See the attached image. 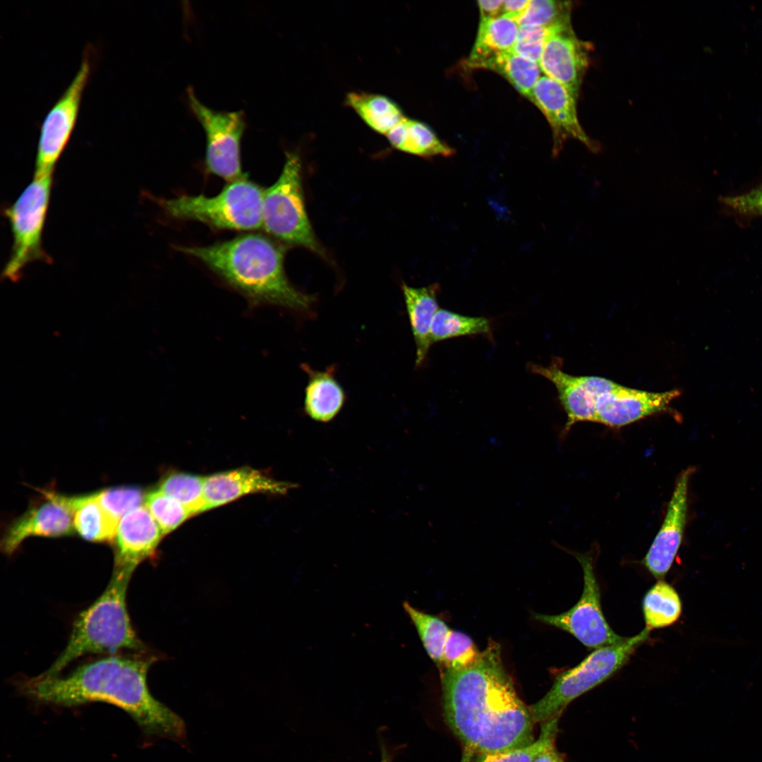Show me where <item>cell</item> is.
Instances as JSON below:
<instances>
[{
    "mask_svg": "<svg viewBox=\"0 0 762 762\" xmlns=\"http://www.w3.org/2000/svg\"><path fill=\"white\" fill-rule=\"evenodd\" d=\"M390 145L403 152L423 157L451 156L454 151L425 123L405 117L386 135Z\"/></svg>",
    "mask_w": 762,
    "mask_h": 762,
    "instance_id": "25",
    "label": "cell"
},
{
    "mask_svg": "<svg viewBox=\"0 0 762 762\" xmlns=\"http://www.w3.org/2000/svg\"><path fill=\"white\" fill-rule=\"evenodd\" d=\"M475 753L471 749L464 747L462 756L460 762H471Z\"/></svg>",
    "mask_w": 762,
    "mask_h": 762,
    "instance_id": "41",
    "label": "cell"
},
{
    "mask_svg": "<svg viewBox=\"0 0 762 762\" xmlns=\"http://www.w3.org/2000/svg\"><path fill=\"white\" fill-rule=\"evenodd\" d=\"M131 577L113 571L103 593L75 620L66 646L44 675L61 674L72 662L90 653L146 651L127 610L126 591Z\"/></svg>",
    "mask_w": 762,
    "mask_h": 762,
    "instance_id": "4",
    "label": "cell"
},
{
    "mask_svg": "<svg viewBox=\"0 0 762 762\" xmlns=\"http://www.w3.org/2000/svg\"><path fill=\"white\" fill-rule=\"evenodd\" d=\"M45 500L30 507L6 528L1 548L6 555L13 554L31 536L62 537L73 534V516L57 499L56 492L42 490Z\"/></svg>",
    "mask_w": 762,
    "mask_h": 762,
    "instance_id": "18",
    "label": "cell"
},
{
    "mask_svg": "<svg viewBox=\"0 0 762 762\" xmlns=\"http://www.w3.org/2000/svg\"><path fill=\"white\" fill-rule=\"evenodd\" d=\"M480 18H493L502 15V0H481L477 2Z\"/></svg>",
    "mask_w": 762,
    "mask_h": 762,
    "instance_id": "38",
    "label": "cell"
},
{
    "mask_svg": "<svg viewBox=\"0 0 762 762\" xmlns=\"http://www.w3.org/2000/svg\"><path fill=\"white\" fill-rule=\"evenodd\" d=\"M583 570V587L578 602L559 615L535 614L534 617L546 624L564 630L589 649L615 645L627 637L616 634L603 615L600 591L591 553L572 552Z\"/></svg>",
    "mask_w": 762,
    "mask_h": 762,
    "instance_id": "9",
    "label": "cell"
},
{
    "mask_svg": "<svg viewBox=\"0 0 762 762\" xmlns=\"http://www.w3.org/2000/svg\"><path fill=\"white\" fill-rule=\"evenodd\" d=\"M439 285L413 287L403 283L401 289L406 312L416 345L415 365L421 367L425 361L430 346V328L438 310Z\"/></svg>",
    "mask_w": 762,
    "mask_h": 762,
    "instance_id": "20",
    "label": "cell"
},
{
    "mask_svg": "<svg viewBox=\"0 0 762 762\" xmlns=\"http://www.w3.org/2000/svg\"><path fill=\"white\" fill-rule=\"evenodd\" d=\"M471 638L459 631L450 629L443 652L442 670H459L476 664L481 656Z\"/></svg>",
    "mask_w": 762,
    "mask_h": 762,
    "instance_id": "34",
    "label": "cell"
},
{
    "mask_svg": "<svg viewBox=\"0 0 762 762\" xmlns=\"http://www.w3.org/2000/svg\"><path fill=\"white\" fill-rule=\"evenodd\" d=\"M61 502L72 513L75 531L87 541L113 542L119 522L102 507L95 493L80 496L59 494Z\"/></svg>",
    "mask_w": 762,
    "mask_h": 762,
    "instance_id": "22",
    "label": "cell"
},
{
    "mask_svg": "<svg viewBox=\"0 0 762 762\" xmlns=\"http://www.w3.org/2000/svg\"><path fill=\"white\" fill-rule=\"evenodd\" d=\"M679 394L677 389L655 392L618 385L598 397L593 422L620 428L667 411L670 403Z\"/></svg>",
    "mask_w": 762,
    "mask_h": 762,
    "instance_id": "16",
    "label": "cell"
},
{
    "mask_svg": "<svg viewBox=\"0 0 762 762\" xmlns=\"http://www.w3.org/2000/svg\"><path fill=\"white\" fill-rule=\"evenodd\" d=\"M308 375L305 388L304 411L313 420L322 423L332 421L341 411L346 400L343 387L334 376V367L315 370L304 365Z\"/></svg>",
    "mask_w": 762,
    "mask_h": 762,
    "instance_id": "21",
    "label": "cell"
},
{
    "mask_svg": "<svg viewBox=\"0 0 762 762\" xmlns=\"http://www.w3.org/2000/svg\"><path fill=\"white\" fill-rule=\"evenodd\" d=\"M441 674L444 715L464 747L497 754L534 741L529 708L516 691L497 643L490 639L473 665Z\"/></svg>",
    "mask_w": 762,
    "mask_h": 762,
    "instance_id": "1",
    "label": "cell"
},
{
    "mask_svg": "<svg viewBox=\"0 0 762 762\" xmlns=\"http://www.w3.org/2000/svg\"><path fill=\"white\" fill-rule=\"evenodd\" d=\"M296 485L276 480L260 470L243 467L205 477V511L253 493L286 495Z\"/></svg>",
    "mask_w": 762,
    "mask_h": 762,
    "instance_id": "19",
    "label": "cell"
},
{
    "mask_svg": "<svg viewBox=\"0 0 762 762\" xmlns=\"http://www.w3.org/2000/svg\"><path fill=\"white\" fill-rule=\"evenodd\" d=\"M204 481L203 476L174 473L162 480L159 489L178 500L193 516L205 512Z\"/></svg>",
    "mask_w": 762,
    "mask_h": 762,
    "instance_id": "30",
    "label": "cell"
},
{
    "mask_svg": "<svg viewBox=\"0 0 762 762\" xmlns=\"http://www.w3.org/2000/svg\"><path fill=\"white\" fill-rule=\"evenodd\" d=\"M163 536L145 505L129 511L121 519L112 542L113 571L131 576L141 562L155 553Z\"/></svg>",
    "mask_w": 762,
    "mask_h": 762,
    "instance_id": "17",
    "label": "cell"
},
{
    "mask_svg": "<svg viewBox=\"0 0 762 762\" xmlns=\"http://www.w3.org/2000/svg\"><path fill=\"white\" fill-rule=\"evenodd\" d=\"M92 71L90 55L84 53L74 78L44 117L35 157V175L53 174L75 127L83 94Z\"/></svg>",
    "mask_w": 762,
    "mask_h": 762,
    "instance_id": "11",
    "label": "cell"
},
{
    "mask_svg": "<svg viewBox=\"0 0 762 762\" xmlns=\"http://www.w3.org/2000/svg\"><path fill=\"white\" fill-rule=\"evenodd\" d=\"M532 762H564V760L554 743L540 752Z\"/></svg>",
    "mask_w": 762,
    "mask_h": 762,
    "instance_id": "40",
    "label": "cell"
},
{
    "mask_svg": "<svg viewBox=\"0 0 762 762\" xmlns=\"http://www.w3.org/2000/svg\"><path fill=\"white\" fill-rule=\"evenodd\" d=\"M381 762H391L387 756L384 755Z\"/></svg>",
    "mask_w": 762,
    "mask_h": 762,
    "instance_id": "42",
    "label": "cell"
},
{
    "mask_svg": "<svg viewBox=\"0 0 762 762\" xmlns=\"http://www.w3.org/2000/svg\"><path fill=\"white\" fill-rule=\"evenodd\" d=\"M476 68L489 69L501 75L531 102L533 88L542 73L538 64L512 51L497 54L480 63Z\"/></svg>",
    "mask_w": 762,
    "mask_h": 762,
    "instance_id": "26",
    "label": "cell"
},
{
    "mask_svg": "<svg viewBox=\"0 0 762 762\" xmlns=\"http://www.w3.org/2000/svg\"><path fill=\"white\" fill-rule=\"evenodd\" d=\"M52 185V174H34L30 184L6 210L13 236L11 253L2 272L6 279L17 282L28 264L49 260L42 239Z\"/></svg>",
    "mask_w": 762,
    "mask_h": 762,
    "instance_id": "8",
    "label": "cell"
},
{
    "mask_svg": "<svg viewBox=\"0 0 762 762\" xmlns=\"http://www.w3.org/2000/svg\"><path fill=\"white\" fill-rule=\"evenodd\" d=\"M344 102L371 130L385 136L406 117L395 101L379 93L351 91Z\"/></svg>",
    "mask_w": 762,
    "mask_h": 762,
    "instance_id": "23",
    "label": "cell"
},
{
    "mask_svg": "<svg viewBox=\"0 0 762 762\" xmlns=\"http://www.w3.org/2000/svg\"><path fill=\"white\" fill-rule=\"evenodd\" d=\"M301 169L298 154L286 152L279 178L264 190L262 228L281 243L303 247L325 257L306 212Z\"/></svg>",
    "mask_w": 762,
    "mask_h": 762,
    "instance_id": "7",
    "label": "cell"
},
{
    "mask_svg": "<svg viewBox=\"0 0 762 762\" xmlns=\"http://www.w3.org/2000/svg\"><path fill=\"white\" fill-rule=\"evenodd\" d=\"M533 373L550 380L555 387L559 401L567 415V421L560 436L563 438L572 427L581 421H592L598 397L618 386L609 379L593 375L574 376L565 373L559 358L547 366L529 363Z\"/></svg>",
    "mask_w": 762,
    "mask_h": 762,
    "instance_id": "12",
    "label": "cell"
},
{
    "mask_svg": "<svg viewBox=\"0 0 762 762\" xmlns=\"http://www.w3.org/2000/svg\"><path fill=\"white\" fill-rule=\"evenodd\" d=\"M722 201L738 212L762 214V185L746 193L724 198Z\"/></svg>",
    "mask_w": 762,
    "mask_h": 762,
    "instance_id": "37",
    "label": "cell"
},
{
    "mask_svg": "<svg viewBox=\"0 0 762 762\" xmlns=\"http://www.w3.org/2000/svg\"><path fill=\"white\" fill-rule=\"evenodd\" d=\"M650 632L646 627L619 643L595 649L577 665L558 674L547 694L528 707L533 722L560 717L572 701L617 672L648 639Z\"/></svg>",
    "mask_w": 762,
    "mask_h": 762,
    "instance_id": "6",
    "label": "cell"
},
{
    "mask_svg": "<svg viewBox=\"0 0 762 762\" xmlns=\"http://www.w3.org/2000/svg\"><path fill=\"white\" fill-rule=\"evenodd\" d=\"M429 657L442 671L444 648L450 629L440 617L423 612L409 602L403 603Z\"/></svg>",
    "mask_w": 762,
    "mask_h": 762,
    "instance_id": "29",
    "label": "cell"
},
{
    "mask_svg": "<svg viewBox=\"0 0 762 762\" xmlns=\"http://www.w3.org/2000/svg\"><path fill=\"white\" fill-rule=\"evenodd\" d=\"M176 249L202 262L253 303L275 305L302 315L313 312L315 297L289 280L284 267V247L268 236L251 232L209 246Z\"/></svg>",
    "mask_w": 762,
    "mask_h": 762,
    "instance_id": "3",
    "label": "cell"
},
{
    "mask_svg": "<svg viewBox=\"0 0 762 762\" xmlns=\"http://www.w3.org/2000/svg\"><path fill=\"white\" fill-rule=\"evenodd\" d=\"M153 655H110L84 664L67 675L24 678L19 691L44 704L71 707L104 702L126 712L148 735L182 742L183 719L150 693L147 676Z\"/></svg>",
    "mask_w": 762,
    "mask_h": 762,
    "instance_id": "2",
    "label": "cell"
},
{
    "mask_svg": "<svg viewBox=\"0 0 762 762\" xmlns=\"http://www.w3.org/2000/svg\"><path fill=\"white\" fill-rule=\"evenodd\" d=\"M519 30L516 20L505 15L480 18L467 66L476 68L480 63L497 54L512 51Z\"/></svg>",
    "mask_w": 762,
    "mask_h": 762,
    "instance_id": "24",
    "label": "cell"
},
{
    "mask_svg": "<svg viewBox=\"0 0 762 762\" xmlns=\"http://www.w3.org/2000/svg\"><path fill=\"white\" fill-rule=\"evenodd\" d=\"M528 0H506L503 1L502 15L507 16L516 20V19L524 11Z\"/></svg>",
    "mask_w": 762,
    "mask_h": 762,
    "instance_id": "39",
    "label": "cell"
},
{
    "mask_svg": "<svg viewBox=\"0 0 762 762\" xmlns=\"http://www.w3.org/2000/svg\"><path fill=\"white\" fill-rule=\"evenodd\" d=\"M190 108L206 136V170L229 182L245 178L241 162V143L246 128L242 111H219L202 104L193 90H187Z\"/></svg>",
    "mask_w": 762,
    "mask_h": 762,
    "instance_id": "10",
    "label": "cell"
},
{
    "mask_svg": "<svg viewBox=\"0 0 762 762\" xmlns=\"http://www.w3.org/2000/svg\"><path fill=\"white\" fill-rule=\"evenodd\" d=\"M264 190L246 177L229 182L214 196L183 195L160 199L171 217L204 223L219 229L253 231L262 228Z\"/></svg>",
    "mask_w": 762,
    "mask_h": 762,
    "instance_id": "5",
    "label": "cell"
},
{
    "mask_svg": "<svg viewBox=\"0 0 762 762\" xmlns=\"http://www.w3.org/2000/svg\"><path fill=\"white\" fill-rule=\"evenodd\" d=\"M559 718L541 722L538 737L530 744L497 754H475L471 762H532L540 752L555 743Z\"/></svg>",
    "mask_w": 762,
    "mask_h": 762,
    "instance_id": "32",
    "label": "cell"
},
{
    "mask_svg": "<svg viewBox=\"0 0 762 762\" xmlns=\"http://www.w3.org/2000/svg\"><path fill=\"white\" fill-rule=\"evenodd\" d=\"M561 27H519L512 52L538 64L549 37Z\"/></svg>",
    "mask_w": 762,
    "mask_h": 762,
    "instance_id": "36",
    "label": "cell"
},
{
    "mask_svg": "<svg viewBox=\"0 0 762 762\" xmlns=\"http://www.w3.org/2000/svg\"><path fill=\"white\" fill-rule=\"evenodd\" d=\"M483 335L492 338L491 322L485 317L461 315L446 309H438L432 322V344L461 336Z\"/></svg>",
    "mask_w": 762,
    "mask_h": 762,
    "instance_id": "28",
    "label": "cell"
},
{
    "mask_svg": "<svg viewBox=\"0 0 762 762\" xmlns=\"http://www.w3.org/2000/svg\"><path fill=\"white\" fill-rule=\"evenodd\" d=\"M573 4L569 1L528 0L524 11L516 19L519 27H561L571 24Z\"/></svg>",
    "mask_w": 762,
    "mask_h": 762,
    "instance_id": "31",
    "label": "cell"
},
{
    "mask_svg": "<svg viewBox=\"0 0 762 762\" xmlns=\"http://www.w3.org/2000/svg\"><path fill=\"white\" fill-rule=\"evenodd\" d=\"M689 467L678 476L662 526L642 564L658 581L663 580L682 542L688 512L689 481L694 472Z\"/></svg>",
    "mask_w": 762,
    "mask_h": 762,
    "instance_id": "13",
    "label": "cell"
},
{
    "mask_svg": "<svg viewBox=\"0 0 762 762\" xmlns=\"http://www.w3.org/2000/svg\"><path fill=\"white\" fill-rule=\"evenodd\" d=\"M144 502L163 536L171 533L192 516L181 503L159 489L145 495Z\"/></svg>",
    "mask_w": 762,
    "mask_h": 762,
    "instance_id": "33",
    "label": "cell"
},
{
    "mask_svg": "<svg viewBox=\"0 0 762 762\" xmlns=\"http://www.w3.org/2000/svg\"><path fill=\"white\" fill-rule=\"evenodd\" d=\"M95 495L102 507L119 523L129 511L143 505L145 497L143 490L135 486L107 488Z\"/></svg>",
    "mask_w": 762,
    "mask_h": 762,
    "instance_id": "35",
    "label": "cell"
},
{
    "mask_svg": "<svg viewBox=\"0 0 762 762\" xmlns=\"http://www.w3.org/2000/svg\"><path fill=\"white\" fill-rule=\"evenodd\" d=\"M642 610L646 627L651 631L676 622L682 612V602L675 589L660 580L645 594Z\"/></svg>",
    "mask_w": 762,
    "mask_h": 762,
    "instance_id": "27",
    "label": "cell"
},
{
    "mask_svg": "<svg viewBox=\"0 0 762 762\" xmlns=\"http://www.w3.org/2000/svg\"><path fill=\"white\" fill-rule=\"evenodd\" d=\"M576 100L564 86L545 75L533 88L532 102L545 115L552 128L555 154L568 139L579 140L593 152L600 150L598 142L586 133L579 121Z\"/></svg>",
    "mask_w": 762,
    "mask_h": 762,
    "instance_id": "15",
    "label": "cell"
},
{
    "mask_svg": "<svg viewBox=\"0 0 762 762\" xmlns=\"http://www.w3.org/2000/svg\"><path fill=\"white\" fill-rule=\"evenodd\" d=\"M591 51V44L577 37L568 25L549 37L538 65L545 75L562 84L577 99Z\"/></svg>",
    "mask_w": 762,
    "mask_h": 762,
    "instance_id": "14",
    "label": "cell"
}]
</instances>
